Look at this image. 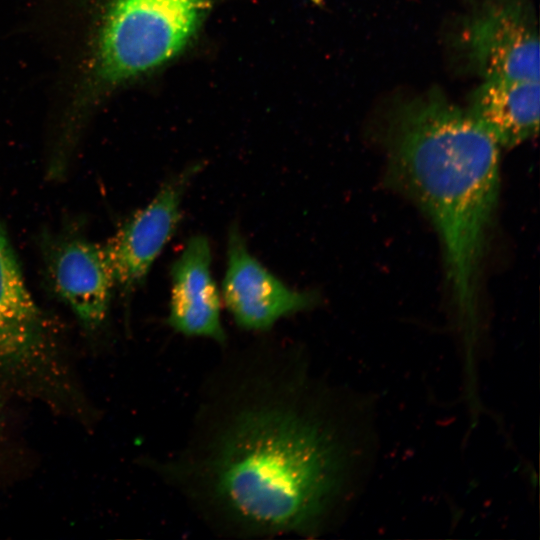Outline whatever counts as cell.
<instances>
[{"mask_svg":"<svg viewBox=\"0 0 540 540\" xmlns=\"http://www.w3.org/2000/svg\"><path fill=\"white\" fill-rule=\"evenodd\" d=\"M195 164L168 180L144 207L133 213L103 244L115 289L130 296L174 235L186 189L200 170Z\"/></svg>","mask_w":540,"mask_h":540,"instance_id":"cell-7","label":"cell"},{"mask_svg":"<svg viewBox=\"0 0 540 540\" xmlns=\"http://www.w3.org/2000/svg\"><path fill=\"white\" fill-rule=\"evenodd\" d=\"M41 255L48 284L84 331L99 333L107 324L115 290L103 244L75 228L42 235Z\"/></svg>","mask_w":540,"mask_h":540,"instance_id":"cell-6","label":"cell"},{"mask_svg":"<svg viewBox=\"0 0 540 540\" xmlns=\"http://www.w3.org/2000/svg\"><path fill=\"white\" fill-rule=\"evenodd\" d=\"M207 0H111L96 36L86 95L100 96L176 55L206 11Z\"/></svg>","mask_w":540,"mask_h":540,"instance_id":"cell-4","label":"cell"},{"mask_svg":"<svg viewBox=\"0 0 540 540\" xmlns=\"http://www.w3.org/2000/svg\"><path fill=\"white\" fill-rule=\"evenodd\" d=\"M374 126L388 184L419 207L440 237L453 306L473 340L499 192L500 146L466 108L436 88L388 100Z\"/></svg>","mask_w":540,"mask_h":540,"instance_id":"cell-2","label":"cell"},{"mask_svg":"<svg viewBox=\"0 0 540 540\" xmlns=\"http://www.w3.org/2000/svg\"><path fill=\"white\" fill-rule=\"evenodd\" d=\"M211 248L203 235L186 243L171 267V293L167 324L186 337L227 346L221 319V294L211 272Z\"/></svg>","mask_w":540,"mask_h":540,"instance_id":"cell-9","label":"cell"},{"mask_svg":"<svg viewBox=\"0 0 540 540\" xmlns=\"http://www.w3.org/2000/svg\"><path fill=\"white\" fill-rule=\"evenodd\" d=\"M452 58L484 79L539 80V33L529 0H473L448 36Z\"/></svg>","mask_w":540,"mask_h":540,"instance_id":"cell-5","label":"cell"},{"mask_svg":"<svg viewBox=\"0 0 540 540\" xmlns=\"http://www.w3.org/2000/svg\"><path fill=\"white\" fill-rule=\"evenodd\" d=\"M0 378L20 395L61 413L83 397L59 333L30 292L1 218Z\"/></svg>","mask_w":540,"mask_h":540,"instance_id":"cell-3","label":"cell"},{"mask_svg":"<svg viewBox=\"0 0 540 540\" xmlns=\"http://www.w3.org/2000/svg\"><path fill=\"white\" fill-rule=\"evenodd\" d=\"M350 411L299 348L231 352L205 377L182 444L150 468L219 536L317 537L362 463Z\"/></svg>","mask_w":540,"mask_h":540,"instance_id":"cell-1","label":"cell"},{"mask_svg":"<svg viewBox=\"0 0 540 540\" xmlns=\"http://www.w3.org/2000/svg\"><path fill=\"white\" fill-rule=\"evenodd\" d=\"M221 298L236 325L251 332H267L317 301L315 293L289 287L262 265L236 228L229 232Z\"/></svg>","mask_w":540,"mask_h":540,"instance_id":"cell-8","label":"cell"},{"mask_svg":"<svg viewBox=\"0 0 540 540\" xmlns=\"http://www.w3.org/2000/svg\"><path fill=\"white\" fill-rule=\"evenodd\" d=\"M466 109L500 147H515L538 132L539 80L484 79L470 93Z\"/></svg>","mask_w":540,"mask_h":540,"instance_id":"cell-10","label":"cell"}]
</instances>
